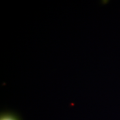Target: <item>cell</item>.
<instances>
[{
  "label": "cell",
  "mask_w": 120,
  "mask_h": 120,
  "mask_svg": "<svg viewBox=\"0 0 120 120\" xmlns=\"http://www.w3.org/2000/svg\"><path fill=\"white\" fill-rule=\"evenodd\" d=\"M0 120H21V119L16 114L10 112H4L1 113Z\"/></svg>",
  "instance_id": "6da1fadb"
}]
</instances>
